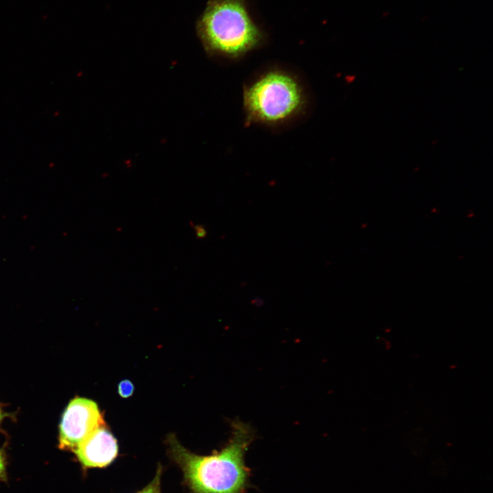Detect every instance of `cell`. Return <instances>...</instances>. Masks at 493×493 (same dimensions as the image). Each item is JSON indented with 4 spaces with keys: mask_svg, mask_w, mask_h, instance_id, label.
Here are the masks:
<instances>
[{
    "mask_svg": "<svg viewBox=\"0 0 493 493\" xmlns=\"http://www.w3.org/2000/svg\"><path fill=\"white\" fill-rule=\"evenodd\" d=\"M253 438L251 428L237 421L227 444L211 455L189 451L173 435L168 438V445L170 456L182 470L191 493H245L251 484L244 455Z\"/></svg>",
    "mask_w": 493,
    "mask_h": 493,
    "instance_id": "obj_1",
    "label": "cell"
},
{
    "mask_svg": "<svg viewBox=\"0 0 493 493\" xmlns=\"http://www.w3.org/2000/svg\"><path fill=\"white\" fill-rule=\"evenodd\" d=\"M197 30L208 51L229 58H240L256 49L264 38L245 0H209Z\"/></svg>",
    "mask_w": 493,
    "mask_h": 493,
    "instance_id": "obj_2",
    "label": "cell"
},
{
    "mask_svg": "<svg viewBox=\"0 0 493 493\" xmlns=\"http://www.w3.org/2000/svg\"><path fill=\"white\" fill-rule=\"evenodd\" d=\"M305 104V93L299 80L279 69L260 74L243 92V107L246 120L251 123H284L299 115Z\"/></svg>",
    "mask_w": 493,
    "mask_h": 493,
    "instance_id": "obj_3",
    "label": "cell"
},
{
    "mask_svg": "<svg viewBox=\"0 0 493 493\" xmlns=\"http://www.w3.org/2000/svg\"><path fill=\"white\" fill-rule=\"evenodd\" d=\"M103 414L94 401L75 397L66 408L60 426L59 447L73 451L97 427L105 425Z\"/></svg>",
    "mask_w": 493,
    "mask_h": 493,
    "instance_id": "obj_4",
    "label": "cell"
},
{
    "mask_svg": "<svg viewBox=\"0 0 493 493\" xmlns=\"http://www.w3.org/2000/svg\"><path fill=\"white\" fill-rule=\"evenodd\" d=\"M73 452L83 468H105L117 457L118 442L105 425L92 431Z\"/></svg>",
    "mask_w": 493,
    "mask_h": 493,
    "instance_id": "obj_5",
    "label": "cell"
},
{
    "mask_svg": "<svg viewBox=\"0 0 493 493\" xmlns=\"http://www.w3.org/2000/svg\"><path fill=\"white\" fill-rule=\"evenodd\" d=\"M162 467L159 466L153 479L143 489L136 493H161L160 480Z\"/></svg>",
    "mask_w": 493,
    "mask_h": 493,
    "instance_id": "obj_6",
    "label": "cell"
},
{
    "mask_svg": "<svg viewBox=\"0 0 493 493\" xmlns=\"http://www.w3.org/2000/svg\"><path fill=\"white\" fill-rule=\"evenodd\" d=\"M134 385L131 381L128 379L121 381L118 385V394L124 398H129L134 392Z\"/></svg>",
    "mask_w": 493,
    "mask_h": 493,
    "instance_id": "obj_7",
    "label": "cell"
},
{
    "mask_svg": "<svg viewBox=\"0 0 493 493\" xmlns=\"http://www.w3.org/2000/svg\"><path fill=\"white\" fill-rule=\"evenodd\" d=\"M6 459L3 450L0 449V481L6 480Z\"/></svg>",
    "mask_w": 493,
    "mask_h": 493,
    "instance_id": "obj_8",
    "label": "cell"
},
{
    "mask_svg": "<svg viewBox=\"0 0 493 493\" xmlns=\"http://www.w3.org/2000/svg\"><path fill=\"white\" fill-rule=\"evenodd\" d=\"M193 229L197 239H204L207 236V231L203 225H192Z\"/></svg>",
    "mask_w": 493,
    "mask_h": 493,
    "instance_id": "obj_9",
    "label": "cell"
},
{
    "mask_svg": "<svg viewBox=\"0 0 493 493\" xmlns=\"http://www.w3.org/2000/svg\"><path fill=\"white\" fill-rule=\"evenodd\" d=\"M4 417H5V414L3 413V412L2 411V409H1V407H0V424L1 423Z\"/></svg>",
    "mask_w": 493,
    "mask_h": 493,
    "instance_id": "obj_10",
    "label": "cell"
}]
</instances>
